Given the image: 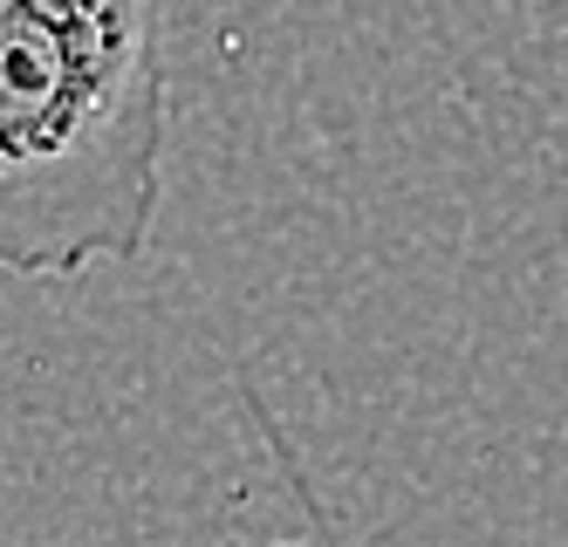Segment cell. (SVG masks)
<instances>
[{
	"instance_id": "6da1fadb",
	"label": "cell",
	"mask_w": 568,
	"mask_h": 547,
	"mask_svg": "<svg viewBox=\"0 0 568 547\" xmlns=\"http://www.w3.org/2000/svg\"><path fill=\"white\" fill-rule=\"evenodd\" d=\"M165 138V0H0V274L138 261Z\"/></svg>"
}]
</instances>
